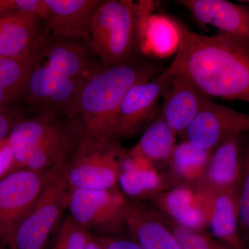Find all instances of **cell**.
Masks as SVG:
<instances>
[{
    "label": "cell",
    "instance_id": "4",
    "mask_svg": "<svg viewBox=\"0 0 249 249\" xmlns=\"http://www.w3.org/2000/svg\"><path fill=\"white\" fill-rule=\"evenodd\" d=\"M126 154L119 140L95 138L83 132L60 166L62 177L70 191L116 188Z\"/></svg>",
    "mask_w": 249,
    "mask_h": 249
},
{
    "label": "cell",
    "instance_id": "26",
    "mask_svg": "<svg viewBox=\"0 0 249 249\" xmlns=\"http://www.w3.org/2000/svg\"><path fill=\"white\" fill-rule=\"evenodd\" d=\"M162 215L173 231L181 249H231L222 242L206 235L203 231L183 227L164 214H162Z\"/></svg>",
    "mask_w": 249,
    "mask_h": 249
},
{
    "label": "cell",
    "instance_id": "30",
    "mask_svg": "<svg viewBox=\"0 0 249 249\" xmlns=\"http://www.w3.org/2000/svg\"><path fill=\"white\" fill-rule=\"evenodd\" d=\"M102 249H142L131 237L118 235H106L96 237Z\"/></svg>",
    "mask_w": 249,
    "mask_h": 249
},
{
    "label": "cell",
    "instance_id": "1",
    "mask_svg": "<svg viewBox=\"0 0 249 249\" xmlns=\"http://www.w3.org/2000/svg\"><path fill=\"white\" fill-rule=\"evenodd\" d=\"M173 20L178 49L163 73L184 77L211 98L249 103V48L222 33L203 35Z\"/></svg>",
    "mask_w": 249,
    "mask_h": 249
},
{
    "label": "cell",
    "instance_id": "32",
    "mask_svg": "<svg viewBox=\"0 0 249 249\" xmlns=\"http://www.w3.org/2000/svg\"><path fill=\"white\" fill-rule=\"evenodd\" d=\"M16 123L5 109H0V142L8 139Z\"/></svg>",
    "mask_w": 249,
    "mask_h": 249
},
{
    "label": "cell",
    "instance_id": "3",
    "mask_svg": "<svg viewBox=\"0 0 249 249\" xmlns=\"http://www.w3.org/2000/svg\"><path fill=\"white\" fill-rule=\"evenodd\" d=\"M82 133L76 119L53 112L17 121L8 137L14 165L42 173L59 168Z\"/></svg>",
    "mask_w": 249,
    "mask_h": 249
},
{
    "label": "cell",
    "instance_id": "9",
    "mask_svg": "<svg viewBox=\"0 0 249 249\" xmlns=\"http://www.w3.org/2000/svg\"><path fill=\"white\" fill-rule=\"evenodd\" d=\"M48 173L22 168L0 180V241L2 245H9L19 223L42 193Z\"/></svg>",
    "mask_w": 249,
    "mask_h": 249
},
{
    "label": "cell",
    "instance_id": "17",
    "mask_svg": "<svg viewBox=\"0 0 249 249\" xmlns=\"http://www.w3.org/2000/svg\"><path fill=\"white\" fill-rule=\"evenodd\" d=\"M126 231L142 249H181L164 217L152 205L130 201Z\"/></svg>",
    "mask_w": 249,
    "mask_h": 249
},
{
    "label": "cell",
    "instance_id": "22",
    "mask_svg": "<svg viewBox=\"0 0 249 249\" xmlns=\"http://www.w3.org/2000/svg\"><path fill=\"white\" fill-rule=\"evenodd\" d=\"M39 46L30 55L21 58L0 57V109L22 98L28 78L38 58Z\"/></svg>",
    "mask_w": 249,
    "mask_h": 249
},
{
    "label": "cell",
    "instance_id": "25",
    "mask_svg": "<svg viewBox=\"0 0 249 249\" xmlns=\"http://www.w3.org/2000/svg\"><path fill=\"white\" fill-rule=\"evenodd\" d=\"M177 135L160 116L148 126L138 143L128 154L152 163L168 160L176 145Z\"/></svg>",
    "mask_w": 249,
    "mask_h": 249
},
{
    "label": "cell",
    "instance_id": "13",
    "mask_svg": "<svg viewBox=\"0 0 249 249\" xmlns=\"http://www.w3.org/2000/svg\"><path fill=\"white\" fill-rule=\"evenodd\" d=\"M166 76L168 79L160 97V116L177 134L183 135L199 111L213 101L212 98L184 77Z\"/></svg>",
    "mask_w": 249,
    "mask_h": 249
},
{
    "label": "cell",
    "instance_id": "7",
    "mask_svg": "<svg viewBox=\"0 0 249 249\" xmlns=\"http://www.w3.org/2000/svg\"><path fill=\"white\" fill-rule=\"evenodd\" d=\"M129 203L117 188L70 191V217L90 232L118 235L126 231Z\"/></svg>",
    "mask_w": 249,
    "mask_h": 249
},
{
    "label": "cell",
    "instance_id": "8",
    "mask_svg": "<svg viewBox=\"0 0 249 249\" xmlns=\"http://www.w3.org/2000/svg\"><path fill=\"white\" fill-rule=\"evenodd\" d=\"M86 82L54 71L38 58L28 78L21 99L38 112H53L74 119L80 92Z\"/></svg>",
    "mask_w": 249,
    "mask_h": 249
},
{
    "label": "cell",
    "instance_id": "29",
    "mask_svg": "<svg viewBox=\"0 0 249 249\" xmlns=\"http://www.w3.org/2000/svg\"><path fill=\"white\" fill-rule=\"evenodd\" d=\"M18 13L38 15L45 22L49 16L44 0H0V17Z\"/></svg>",
    "mask_w": 249,
    "mask_h": 249
},
{
    "label": "cell",
    "instance_id": "35",
    "mask_svg": "<svg viewBox=\"0 0 249 249\" xmlns=\"http://www.w3.org/2000/svg\"><path fill=\"white\" fill-rule=\"evenodd\" d=\"M247 249H249V245L248 248H247Z\"/></svg>",
    "mask_w": 249,
    "mask_h": 249
},
{
    "label": "cell",
    "instance_id": "28",
    "mask_svg": "<svg viewBox=\"0 0 249 249\" xmlns=\"http://www.w3.org/2000/svg\"><path fill=\"white\" fill-rule=\"evenodd\" d=\"M92 236L68 216L59 228L52 249H86Z\"/></svg>",
    "mask_w": 249,
    "mask_h": 249
},
{
    "label": "cell",
    "instance_id": "31",
    "mask_svg": "<svg viewBox=\"0 0 249 249\" xmlns=\"http://www.w3.org/2000/svg\"><path fill=\"white\" fill-rule=\"evenodd\" d=\"M14 166V158L6 139L0 142V178L6 175Z\"/></svg>",
    "mask_w": 249,
    "mask_h": 249
},
{
    "label": "cell",
    "instance_id": "15",
    "mask_svg": "<svg viewBox=\"0 0 249 249\" xmlns=\"http://www.w3.org/2000/svg\"><path fill=\"white\" fill-rule=\"evenodd\" d=\"M177 3L199 22L214 26L249 48V8L226 0H180Z\"/></svg>",
    "mask_w": 249,
    "mask_h": 249
},
{
    "label": "cell",
    "instance_id": "6",
    "mask_svg": "<svg viewBox=\"0 0 249 249\" xmlns=\"http://www.w3.org/2000/svg\"><path fill=\"white\" fill-rule=\"evenodd\" d=\"M70 193L60 167L49 171L40 196L16 229L10 249H45L51 234L68 208Z\"/></svg>",
    "mask_w": 249,
    "mask_h": 249
},
{
    "label": "cell",
    "instance_id": "20",
    "mask_svg": "<svg viewBox=\"0 0 249 249\" xmlns=\"http://www.w3.org/2000/svg\"><path fill=\"white\" fill-rule=\"evenodd\" d=\"M205 191L209 196L208 226L213 236L229 248L244 249L245 243L240 237L239 225V187L217 191Z\"/></svg>",
    "mask_w": 249,
    "mask_h": 249
},
{
    "label": "cell",
    "instance_id": "23",
    "mask_svg": "<svg viewBox=\"0 0 249 249\" xmlns=\"http://www.w3.org/2000/svg\"><path fill=\"white\" fill-rule=\"evenodd\" d=\"M139 45L145 52L166 56L176 52L178 34L173 18L152 15L139 22Z\"/></svg>",
    "mask_w": 249,
    "mask_h": 249
},
{
    "label": "cell",
    "instance_id": "2",
    "mask_svg": "<svg viewBox=\"0 0 249 249\" xmlns=\"http://www.w3.org/2000/svg\"><path fill=\"white\" fill-rule=\"evenodd\" d=\"M160 67L134 58L114 66H105L86 82L78 98L74 119L83 132L111 139L116 114L124 95L134 85L153 79Z\"/></svg>",
    "mask_w": 249,
    "mask_h": 249
},
{
    "label": "cell",
    "instance_id": "18",
    "mask_svg": "<svg viewBox=\"0 0 249 249\" xmlns=\"http://www.w3.org/2000/svg\"><path fill=\"white\" fill-rule=\"evenodd\" d=\"M43 21L27 13L0 17V57L21 58L35 52L42 40Z\"/></svg>",
    "mask_w": 249,
    "mask_h": 249
},
{
    "label": "cell",
    "instance_id": "33",
    "mask_svg": "<svg viewBox=\"0 0 249 249\" xmlns=\"http://www.w3.org/2000/svg\"><path fill=\"white\" fill-rule=\"evenodd\" d=\"M86 249H102V248H101V245L96 240V237H93V235L91 240H89Z\"/></svg>",
    "mask_w": 249,
    "mask_h": 249
},
{
    "label": "cell",
    "instance_id": "19",
    "mask_svg": "<svg viewBox=\"0 0 249 249\" xmlns=\"http://www.w3.org/2000/svg\"><path fill=\"white\" fill-rule=\"evenodd\" d=\"M241 134L229 137L213 151L197 188L213 192L237 188L242 176Z\"/></svg>",
    "mask_w": 249,
    "mask_h": 249
},
{
    "label": "cell",
    "instance_id": "12",
    "mask_svg": "<svg viewBox=\"0 0 249 249\" xmlns=\"http://www.w3.org/2000/svg\"><path fill=\"white\" fill-rule=\"evenodd\" d=\"M168 76L163 71L153 79L134 85L124 95L113 125L111 139L137 133L155 112Z\"/></svg>",
    "mask_w": 249,
    "mask_h": 249
},
{
    "label": "cell",
    "instance_id": "34",
    "mask_svg": "<svg viewBox=\"0 0 249 249\" xmlns=\"http://www.w3.org/2000/svg\"><path fill=\"white\" fill-rule=\"evenodd\" d=\"M241 2H245V3H249V0H247V1H240Z\"/></svg>",
    "mask_w": 249,
    "mask_h": 249
},
{
    "label": "cell",
    "instance_id": "21",
    "mask_svg": "<svg viewBox=\"0 0 249 249\" xmlns=\"http://www.w3.org/2000/svg\"><path fill=\"white\" fill-rule=\"evenodd\" d=\"M119 182L124 194L138 199H152L168 189L167 183L150 160L126 154Z\"/></svg>",
    "mask_w": 249,
    "mask_h": 249
},
{
    "label": "cell",
    "instance_id": "14",
    "mask_svg": "<svg viewBox=\"0 0 249 249\" xmlns=\"http://www.w3.org/2000/svg\"><path fill=\"white\" fill-rule=\"evenodd\" d=\"M152 206L183 227L203 231L209 225V196L204 190L178 185L154 196Z\"/></svg>",
    "mask_w": 249,
    "mask_h": 249
},
{
    "label": "cell",
    "instance_id": "27",
    "mask_svg": "<svg viewBox=\"0 0 249 249\" xmlns=\"http://www.w3.org/2000/svg\"><path fill=\"white\" fill-rule=\"evenodd\" d=\"M238 209L240 237L244 243L247 242L249 243V142L242 145Z\"/></svg>",
    "mask_w": 249,
    "mask_h": 249
},
{
    "label": "cell",
    "instance_id": "5",
    "mask_svg": "<svg viewBox=\"0 0 249 249\" xmlns=\"http://www.w3.org/2000/svg\"><path fill=\"white\" fill-rule=\"evenodd\" d=\"M137 4L132 0H103L90 30V47L105 66L136 58L139 45Z\"/></svg>",
    "mask_w": 249,
    "mask_h": 249
},
{
    "label": "cell",
    "instance_id": "10",
    "mask_svg": "<svg viewBox=\"0 0 249 249\" xmlns=\"http://www.w3.org/2000/svg\"><path fill=\"white\" fill-rule=\"evenodd\" d=\"M93 55L85 41L52 36L46 31L39 47L41 62L66 78L80 81H88L105 67H99Z\"/></svg>",
    "mask_w": 249,
    "mask_h": 249
},
{
    "label": "cell",
    "instance_id": "16",
    "mask_svg": "<svg viewBox=\"0 0 249 249\" xmlns=\"http://www.w3.org/2000/svg\"><path fill=\"white\" fill-rule=\"evenodd\" d=\"M103 0H44L48 9L46 31L50 35L84 40L90 46V30Z\"/></svg>",
    "mask_w": 249,
    "mask_h": 249
},
{
    "label": "cell",
    "instance_id": "11",
    "mask_svg": "<svg viewBox=\"0 0 249 249\" xmlns=\"http://www.w3.org/2000/svg\"><path fill=\"white\" fill-rule=\"evenodd\" d=\"M249 131V114L211 101L204 106L183 134L185 141L213 151L226 139Z\"/></svg>",
    "mask_w": 249,
    "mask_h": 249
},
{
    "label": "cell",
    "instance_id": "24",
    "mask_svg": "<svg viewBox=\"0 0 249 249\" xmlns=\"http://www.w3.org/2000/svg\"><path fill=\"white\" fill-rule=\"evenodd\" d=\"M212 152L195 146L187 141L175 145L168 160L172 174L181 181L178 185L197 186L202 179Z\"/></svg>",
    "mask_w": 249,
    "mask_h": 249
}]
</instances>
